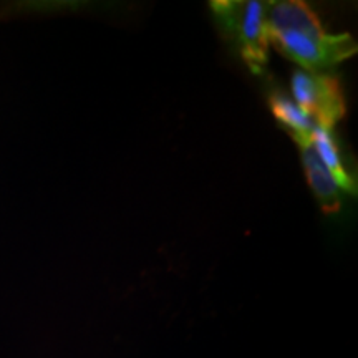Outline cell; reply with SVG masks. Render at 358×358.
<instances>
[{
	"mask_svg": "<svg viewBox=\"0 0 358 358\" xmlns=\"http://www.w3.org/2000/svg\"><path fill=\"white\" fill-rule=\"evenodd\" d=\"M268 43L303 71L322 73L358 52L350 34L327 32L317 13L301 0L267 2Z\"/></svg>",
	"mask_w": 358,
	"mask_h": 358,
	"instance_id": "6da1fadb",
	"label": "cell"
},
{
	"mask_svg": "<svg viewBox=\"0 0 358 358\" xmlns=\"http://www.w3.org/2000/svg\"><path fill=\"white\" fill-rule=\"evenodd\" d=\"M222 37L252 73L261 75L268 62L267 2L214 0L209 3Z\"/></svg>",
	"mask_w": 358,
	"mask_h": 358,
	"instance_id": "7a4b0ae2",
	"label": "cell"
},
{
	"mask_svg": "<svg viewBox=\"0 0 358 358\" xmlns=\"http://www.w3.org/2000/svg\"><path fill=\"white\" fill-rule=\"evenodd\" d=\"M294 101L320 128L332 129L345 116L347 106L338 78L297 70L290 80Z\"/></svg>",
	"mask_w": 358,
	"mask_h": 358,
	"instance_id": "3957f363",
	"label": "cell"
},
{
	"mask_svg": "<svg viewBox=\"0 0 358 358\" xmlns=\"http://www.w3.org/2000/svg\"><path fill=\"white\" fill-rule=\"evenodd\" d=\"M301 150L302 164L306 169L307 182L310 189L322 206V211L325 214H337L342 209V196L340 189L332 178L325 164L322 163L317 151L313 150L308 138H294Z\"/></svg>",
	"mask_w": 358,
	"mask_h": 358,
	"instance_id": "277c9868",
	"label": "cell"
},
{
	"mask_svg": "<svg viewBox=\"0 0 358 358\" xmlns=\"http://www.w3.org/2000/svg\"><path fill=\"white\" fill-rule=\"evenodd\" d=\"M310 140L313 150L317 151L319 158L322 163L325 164V168L329 169L332 178L337 182L338 189H343L347 194H357V179L352 176L350 173L347 171L345 164L342 161V155H340L338 145L335 141V136L332 134L330 129L320 128L317 127L313 129L310 136Z\"/></svg>",
	"mask_w": 358,
	"mask_h": 358,
	"instance_id": "5b68a950",
	"label": "cell"
},
{
	"mask_svg": "<svg viewBox=\"0 0 358 358\" xmlns=\"http://www.w3.org/2000/svg\"><path fill=\"white\" fill-rule=\"evenodd\" d=\"M268 106L274 118L289 129L292 138H308L313 129L319 127L306 111L301 110L297 103L282 93H272L268 98Z\"/></svg>",
	"mask_w": 358,
	"mask_h": 358,
	"instance_id": "8992f818",
	"label": "cell"
}]
</instances>
